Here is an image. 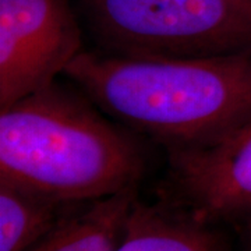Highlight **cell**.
<instances>
[{"instance_id": "cell-1", "label": "cell", "mask_w": 251, "mask_h": 251, "mask_svg": "<svg viewBox=\"0 0 251 251\" xmlns=\"http://www.w3.org/2000/svg\"><path fill=\"white\" fill-rule=\"evenodd\" d=\"M64 75L99 109L168 150L208 143L251 115V52L165 57L82 50Z\"/></svg>"}, {"instance_id": "cell-2", "label": "cell", "mask_w": 251, "mask_h": 251, "mask_svg": "<svg viewBox=\"0 0 251 251\" xmlns=\"http://www.w3.org/2000/svg\"><path fill=\"white\" fill-rule=\"evenodd\" d=\"M138 145L80 97L52 85L0 109V180L64 202L137 187Z\"/></svg>"}, {"instance_id": "cell-3", "label": "cell", "mask_w": 251, "mask_h": 251, "mask_svg": "<svg viewBox=\"0 0 251 251\" xmlns=\"http://www.w3.org/2000/svg\"><path fill=\"white\" fill-rule=\"evenodd\" d=\"M109 53L209 57L251 52V0H82Z\"/></svg>"}, {"instance_id": "cell-4", "label": "cell", "mask_w": 251, "mask_h": 251, "mask_svg": "<svg viewBox=\"0 0 251 251\" xmlns=\"http://www.w3.org/2000/svg\"><path fill=\"white\" fill-rule=\"evenodd\" d=\"M81 52L69 0H0V109L52 85Z\"/></svg>"}, {"instance_id": "cell-5", "label": "cell", "mask_w": 251, "mask_h": 251, "mask_svg": "<svg viewBox=\"0 0 251 251\" xmlns=\"http://www.w3.org/2000/svg\"><path fill=\"white\" fill-rule=\"evenodd\" d=\"M168 151L172 204L206 224L251 219V115L208 143Z\"/></svg>"}, {"instance_id": "cell-6", "label": "cell", "mask_w": 251, "mask_h": 251, "mask_svg": "<svg viewBox=\"0 0 251 251\" xmlns=\"http://www.w3.org/2000/svg\"><path fill=\"white\" fill-rule=\"evenodd\" d=\"M115 251H232L218 225L201 222L175 204L137 200Z\"/></svg>"}, {"instance_id": "cell-7", "label": "cell", "mask_w": 251, "mask_h": 251, "mask_svg": "<svg viewBox=\"0 0 251 251\" xmlns=\"http://www.w3.org/2000/svg\"><path fill=\"white\" fill-rule=\"evenodd\" d=\"M137 200V187H131L75 204L28 251H115Z\"/></svg>"}, {"instance_id": "cell-8", "label": "cell", "mask_w": 251, "mask_h": 251, "mask_svg": "<svg viewBox=\"0 0 251 251\" xmlns=\"http://www.w3.org/2000/svg\"><path fill=\"white\" fill-rule=\"evenodd\" d=\"M74 204L0 180V251H28Z\"/></svg>"}, {"instance_id": "cell-9", "label": "cell", "mask_w": 251, "mask_h": 251, "mask_svg": "<svg viewBox=\"0 0 251 251\" xmlns=\"http://www.w3.org/2000/svg\"><path fill=\"white\" fill-rule=\"evenodd\" d=\"M243 236H244V243H246V251H251V219H249L246 224L242 226Z\"/></svg>"}]
</instances>
